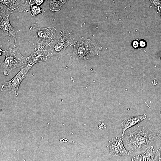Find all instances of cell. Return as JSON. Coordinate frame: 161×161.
<instances>
[{
    "label": "cell",
    "instance_id": "2e32d148",
    "mask_svg": "<svg viewBox=\"0 0 161 161\" xmlns=\"http://www.w3.org/2000/svg\"><path fill=\"white\" fill-rule=\"evenodd\" d=\"M45 0H30L29 4L31 5L36 4L38 5H40Z\"/></svg>",
    "mask_w": 161,
    "mask_h": 161
},
{
    "label": "cell",
    "instance_id": "d6986e66",
    "mask_svg": "<svg viewBox=\"0 0 161 161\" xmlns=\"http://www.w3.org/2000/svg\"><path fill=\"white\" fill-rule=\"evenodd\" d=\"M139 44L140 47L142 48L145 47L146 46V42L143 40H141L140 41L139 43Z\"/></svg>",
    "mask_w": 161,
    "mask_h": 161
},
{
    "label": "cell",
    "instance_id": "ac0fdd59",
    "mask_svg": "<svg viewBox=\"0 0 161 161\" xmlns=\"http://www.w3.org/2000/svg\"><path fill=\"white\" fill-rule=\"evenodd\" d=\"M155 134L156 137L158 138L161 142V129L157 130Z\"/></svg>",
    "mask_w": 161,
    "mask_h": 161
},
{
    "label": "cell",
    "instance_id": "ffe728a7",
    "mask_svg": "<svg viewBox=\"0 0 161 161\" xmlns=\"http://www.w3.org/2000/svg\"><path fill=\"white\" fill-rule=\"evenodd\" d=\"M28 0H26V2L27 3V1Z\"/></svg>",
    "mask_w": 161,
    "mask_h": 161
},
{
    "label": "cell",
    "instance_id": "9a60e30c",
    "mask_svg": "<svg viewBox=\"0 0 161 161\" xmlns=\"http://www.w3.org/2000/svg\"><path fill=\"white\" fill-rule=\"evenodd\" d=\"M161 161V145L159 149L155 152L153 161Z\"/></svg>",
    "mask_w": 161,
    "mask_h": 161
},
{
    "label": "cell",
    "instance_id": "8fae6325",
    "mask_svg": "<svg viewBox=\"0 0 161 161\" xmlns=\"http://www.w3.org/2000/svg\"><path fill=\"white\" fill-rule=\"evenodd\" d=\"M145 114L129 117L126 118L121 123L122 129V136H123L126 131L146 119Z\"/></svg>",
    "mask_w": 161,
    "mask_h": 161
},
{
    "label": "cell",
    "instance_id": "9c48e42d",
    "mask_svg": "<svg viewBox=\"0 0 161 161\" xmlns=\"http://www.w3.org/2000/svg\"><path fill=\"white\" fill-rule=\"evenodd\" d=\"M123 137H116L109 141V151L113 156L129 155L132 153L127 150L123 142Z\"/></svg>",
    "mask_w": 161,
    "mask_h": 161
},
{
    "label": "cell",
    "instance_id": "4fadbf2b",
    "mask_svg": "<svg viewBox=\"0 0 161 161\" xmlns=\"http://www.w3.org/2000/svg\"><path fill=\"white\" fill-rule=\"evenodd\" d=\"M69 0H50L49 8L52 11L60 10L62 5Z\"/></svg>",
    "mask_w": 161,
    "mask_h": 161
},
{
    "label": "cell",
    "instance_id": "7c38bea8",
    "mask_svg": "<svg viewBox=\"0 0 161 161\" xmlns=\"http://www.w3.org/2000/svg\"><path fill=\"white\" fill-rule=\"evenodd\" d=\"M155 152L152 146H149L146 148V151L143 153L134 156L131 158L132 161H153Z\"/></svg>",
    "mask_w": 161,
    "mask_h": 161
},
{
    "label": "cell",
    "instance_id": "52a82bcc",
    "mask_svg": "<svg viewBox=\"0 0 161 161\" xmlns=\"http://www.w3.org/2000/svg\"><path fill=\"white\" fill-rule=\"evenodd\" d=\"M28 10L23 0H0V14L14 11L25 13Z\"/></svg>",
    "mask_w": 161,
    "mask_h": 161
},
{
    "label": "cell",
    "instance_id": "277c9868",
    "mask_svg": "<svg viewBox=\"0 0 161 161\" xmlns=\"http://www.w3.org/2000/svg\"><path fill=\"white\" fill-rule=\"evenodd\" d=\"M72 34L65 31H61L59 36L50 44L46 46V49L49 54V58L53 56L61 57L64 54L66 47L72 44Z\"/></svg>",
    "mask_w": 161,
    "mask_h": 161
},
{
    "label": "cell",
    "instance_id": "6da1fadb",
    "mask_svg": "<svg viewBox=\"0 0 161 161\" xmlns=\"http://www.w3.org/2000/svg\"><path fill=\"white\" fill-rule=\"evenodd\" d=\"M123 136L126 147L132 153L150 146L156 137L151 130L139 126L129 128Z\"/></svg>",
    "mask_w": 161,
    "mask_h": 161
},
{
    "label": "cell",
    "instance_id": "8992f818",
    "mask_svg": "<svg viewBox=\"0 0 161 161\" xmlns=\"http://www.w3.org/2000/svg\"><path fill=\"white\" fill-rule=\"evenodd\" d=\"M31 67L27 65L21 69L18 72L11 80L5 82L2 86L3 90L13 92L15 96L18 95V89L23 80L25 78Z\"/></svg>",
    "mask_w": 161,
    "mask_h": 161
},
{
    "label": "cell",
    "instance_id": "3957f363",
    "mask_svg": "<svg viewBox=\"0 0 161 161\" xmlns=\"http://www.w3.org/2000/svg\"><path fill=\"white\" fill-rule=\"evenodd\" d=\"M5 56L4 61L0 63V66L4 70V76L8 75L14 69H22L27 65V57L23 56L16 46H13L3 51Z\"/></svg>",
    "mask_w": 161,
    "mask_h": 161
},
{
    "label": "cell",
    "instance_id": "7a4b0ae2",
    "mask_svg": "<svg viewBox=\"0 0 161 161\" xmlns=\"http://www.w3.org/2000/svg\"><path fill=\"white\" fill-rule=\"evenodd\" d=\"M73 46V52L70 54L69 62L66 68L67 69L80 60H88L97 55L102 47L97 42L90 39H83L74 41L71 44Z\"/></svg>",
    "mask_w": 161,
    "mask_h": 161
},
{
    "label": "cell",
    "instance_id": "30bf717a",
    "mask_svg": "<svg viewBox=\"0 0 161 161\" xmlns=\"http://www.w3.org/2000/svg\"><path fill=\"white\" fill-rule=\"evenodd\" d=\"M38 47V49L27 57V65L32 67L35 64L45 61L49 58V54L44 47Z\"/></svg>",
    "mask_w": 161,
    "mask_h": 161
},
{
    "label": "cell",
    "instance_id": "5b68a950",
    "mask_svg": "<svg viewBox=\"0 0 161 161\" xmlns=\"http://www.w3.org/2000/svg\"><path fill=\"white\" fill-rule=\"evenodd\" d=\"M30 29L32 32L38 46H47L58 37L54 27H42L34 24Z\"/></svg>",
    "mask_w": 161,
    "mask_h": 161
},
{
    "label": "cell",
    "instance_id": "e0dca14e",
    "mask_svg": "<svg viewBox=\"0 0 161 161\" xmlns=\"http://www.w3.org/2000/svg\"><path fill=\"white\" fill-rule=\"evenodd\" d=\"M139 45V42L137 40H134L132 42V46L134 48H137Z\"/></svg>",
    "mask_w": 161,
    "mask_h": 161
},
{
    "label": "cell",
    "instance_id": "ba28073f",
    "mask_svg": "<svg viewBox=\"0 0 161 161\" xmlns=\"http://www.w3.org/2000/svg\"><path fill=\"white\" fill-rule=\"evenodd\" d=\"M11 14L9 13L0 14V28L6 35L14 39V45L15 46L17 33L19 30L15 29L11 25L9 20V16Z\"/></svg>",
    "mask_w": 161,
    "mask_h": 161
},
{
    "label": "cell",
    "instance_id": "5bb4252c",
    "mask_svg": "<svg viewBox=\"0 0 161 161\" xmlns=\"http://www.w3.org/2000/svg\"><path fill=\"white\" fill-rule=\"evenodd\" d=\"M30 13L32 16H36L39 14L43 15L44 11L38 5H31L30 8Z\"/></svg>",
    "mask_w": 161,
    "mask_h": 161
}]
</instances>
